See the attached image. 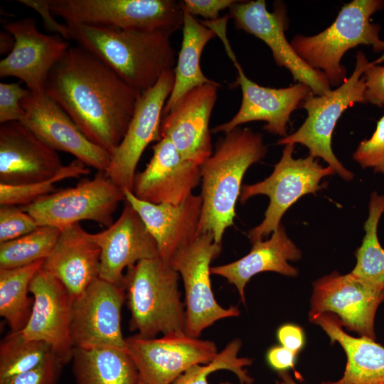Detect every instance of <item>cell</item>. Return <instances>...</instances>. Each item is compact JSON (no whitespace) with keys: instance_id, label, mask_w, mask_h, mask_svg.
Instances as JSON below:
<instances>
[{"instance_id":"6da1fadb","label":"cell","mask_w":384,"mask_h":384,"mask_svg":"<svg viewBox=\"0 0 384 384\" xmlns=\"http://www.w3.org/2000/svg\"><path fill=\"white\" fill-rule=\"evenodd\" d=\"M44 92L90 142L111 156L124 138L142 95L79 46H70L54 65Z\"/></svg>"},{"instance_id":"7a4b0ae2","label":"cell","mask_w":384,"mask_h":384,"mask_svg":"<svg viewBox=\"0 0 384 384\" xmlns=\"http://www.w3.org/2000/svg\"><path fill=\"white\" fill-rule=\"evenodd\" d=\"M70 39L88 50L142 94L174 69L176 50L171 33L124 30L65 23Z\"/></svg>"},{"instance_id":"3957f363","label":"cell","mask_w":384,"mask_h":384,"mask_svg":"<svg viewBox=\"0 0 384 384\" xmlns=\"http://www.w3.org/2000/svg\"><path fill=\"white\" fill-rule=\"evenodd\" d=\"M267 152L262 134L250 128H235L219 139L211 156L200 165L202 210L198 235L211 233L215 242L221 244L225 230L234 223L244 175Z\"/></svg>"},{"instance_id":"277c9868","label":"cell","mask_w":384,"mask_h":384,"mask_svg":"<svg viewBox=\"0 0 384 384\" xmlns=\"http://www.w3.org/2000/svg\"><path fill=\"white\" fill-rule=\"evenodd\" d=\"M178 279V272L159 256L141 260L126 270L124 287L130 331L144 338L185 332L186 306Z\"/></svg>"},{"instance_id":"5b68a950","label":"cell","mask_w":384,"mask_h":384,"mask_svg":"<svg viewBox=\"0 0 384 384\" xmlns=\"http://www.w3.org/2000/svg\"><path fill=\"white\" fill-rule=\"evenodd\" d=\"M383 8V0H353L325 30L310 36L296 35L291 45L309 65L325 75L331 87H338L346 79L341 60L348 50L366 45L375 53L384 51L381 27L370 22L371 16Z\"/></svg>"},{"instance_id":"8992f818","label":"cell","mask_w":384,"mask_h":384,"mask_svg":"<svg viewBox=\"0 0 384 384\" xmlns=\"http://www.w3.org/2000/svg\"><path fill=\"white\" fill-rule=\"evenodd\" d=\"M355 68L348 78L335 90L321 95L307 96L301 106L306 111V118L294 133L280 138L278 145L301 144L309 155L321 158L345 181H351L353 174L336 158L331 147L332 134L343 112L355 103H366L365 79L363 74L375 60L369 62L362 51L357 52Z\"/></svg>"},{"instance_id":"52a82bcc","label":"cell","mask_w":384,"mask_h":384,"mask_svg":"<svg viewBox=\"0 0 384 384\" xmlns=\"http://www.w3.org/2000/svg\"><path fill=\"white\" fill-rule=\"evenodd\" d=\"M53 15L65 23L124 30L162 31L171 34L183 23V11L174 0H47Z\"/></svg>"},{"instance_id":"ba28073f","label":"cell","mask_w":384,"mask_h":384,"mask_svg":"<svg viewBox=\"0 0 384 384\" xmlns=\"http://www.w3.org/2000/svg\"><path fill=\"white\" fill-rule=\"evenodd\" d=\"M294 145H284L282 156L267 178L242 186L240 194L242 204L257 195H265L270 198L263 220L247 233L252 244L275 231L281 225L284 214L298 199L322 188L321 179L336 173L332 167L321 166L309 154L294 159Z\"/></svg>"},{"instance_id":"9c48e42d","label":"cell","mask_w":384,"mask_h":384,"mask_svg":"<svg viewBox=\"0 0 384 384\" xmlns=\"http://www.w3.org/2000/svg\"><path fill=\"white\" fill-rule=\"evenodd\" d=\"M222 250L211 233L199 234L189 245L177 251L169 264L181 277L185 292V332L198 338L217 321L238 316L239 308L220 305L211 288L210 263Z\"/></svg>"},{"instance_id":"30bf717a","label":"cell","mask_w":384,"mask_h":384,"mask_svg":"<svg viewBox=\"0 0 384 384\" xmlns=\"http://www.w3.org/2000/svg\"><path fill=\"white\" fill-rule=\"evenodd\" d=\"M126 201L125 192L102 172L75 186L55 191L21 208L38 226L62 230L82 220L94 221L107 228L113 221L119 204Z\"/></svg>"},{"instance_id":"8fae6325","label":"cell","mask_w":384,"mask_h":384,"mask_svg":"<svg viewBox=\"0 0 384 384\" xmlns=\"http://www.w3.org/2000/svg\"><path fill=\"white\" fill-rule=\"evenodd\" d=\"M229 13L235 28L262 41L270 48L275 63L289 71L294 81L308 85L315 95L331 90L325 75L309 65L287 41L288 19L284 5L277 4L270 12L264 0L235 1Z\"/></svg>"},{"instance_id":"7c38bea8","label":"cell","mask_w":384,"mask_h":384,"mask_svg":"<svg viewBox=\"0 0 384 384\" xmlns=\"http://www.w3.org/2000/svg\"><path fill=\"white\" fill-rule=\"evenodd\" d=\"M126 343L139 378L146 384H173L190 367L209 363L218 353L213 341L186 332L151 338L134 334Z\"/></svg>"},{"instance_id":"4fadbf2b","label":"cell","mask_w":384,"mask_h":384,"mask_svg":"<svg viewBox=\"0 0 384 384\" xmlns=\"http://www.w3.org/2000/svg\"><path fill=\"white\" fill-rule=\"evenodd\" d=\"M125 300L124 285L100 277L74 298L70 328L74 348L127 350L121 328V312Z\"/></svg>"},{"instance_id":"5bb4252c","label":"cell","mask_w":384,"mask_h":384,"mask_svg":"<svg viewBox=\"0 0 384 384\" xmlns=\"http://www.w3.org/2000/svg\"><path fill=\"white\" fill-rule=\"evenodd\" d=\"M383 302L384 289L366 284L351 272L334 271L313 282L309 319L331 313L343 328L375 341V315Z\"/></svg>"},{"instance_id":"9a60e30c","label":"cell","mask_w":384,"mask_h":384,"mask_svg":"<svg viewBox=\"0 0 384 384\" xmlns=\"http://www.w3.org/2000/svg\"><path fill=\"white\" fill-rule=\"evenodd\" d=\"M230 58L238 72L235 83L242 90V102L238 112L233 118L212 129V132L228 133L240 125L263 121V129L269 133L284 137L287 136V125L292 113L301 106L310 94L311 88L302 82L282 88L263 87L250 80L233 52L226 36V31L219 33Z\"/></svg>"},{"instance_id":"2e32d148","label":"cell","mask_w":384,"mask_h":384,"mask_svg":"<svg viewBox=\"0 0 384 384\" xmlns=\"http://www.w3.org/2000/svg\"><path fill=\"white\" fill-rule=\"evenodd\" d=\"M174 85V71L171 69L140 95L127 132L111 156L104 174L124 191H132L136 168L144 149L151 142L161 139L163 110Z\"/></svg>"},{"instance_id":"e0dca14e","label":"cell","mask_w":384,"mask_h":384,"mask_svg":"<svg viewBox=\"0 0 384 384\" xmlns=\"http://www.w3.org/2000/svg\"><path fill=\"white\" fill-rule=\"evenodd\" d=\"M29 292L33 304L22 334L46 342L63 365L69 363L75 348L70 333L74 297L60 280L42 268L32 279Z\"/></svg>"},{"instance_id":"ac0fdd59","label":"cell","mask_w":384,"mask_h":384,"mask_svg":"<svg viewBox=\"0 0 384 384\" xmlns=\"http://www.w3.org/2000/svg\"><path fill=\"white\" fill-rule=\"evenodd\" d=\"M25 116L21 121L55 151L74 156L88 167L105 173L111 154L90 142L71 118L45 92H30L21 100Z\"/></svg>"},{"instance_id":"d6986e66","label":"cell","mask_w":384,"mask_h":384,"mask_svg":"<svg viewBox=\"0 0 384 384\" xmlns=\"http://www.w3.org/2000/svg\"><path fill=\"white\" fill-rule=\"evenodd\" d=\"M15 39L12 50L0 61V77H15L24 82L31 92H44L48 76L68 49L69 44L58 34L41 33L33 18L4 25Z\"/></svg>"},{"instance_id":"ffe728a7","label":"cell","mask_w":384,"mask_h":384,"mask_svg":"<svg viewBox=\"0 0 384 384\" xmlns=\"http://www.w3.org/2000/svg\"><path fill=\"white\" fill-rule=\"evenodd\" d=\"M219 87L214 82L192 89L161 119V139L170 140L184 159L199 166L213 152L209 124Z\"/></svg>"},{"instance_id":"44dd1931","label":"cell","mask_w":384,"mask_h":384,"mask_svg":"<svg viewBox=\"0 0 384 384\" xmlns=\"http://www.w3.org/2000/svg\"><path fill=\"white\" fill-rule=\"evenodd\" d=\"M152 149L146 168L135 174L132 192L151 203H182L201 181L200 166L184 159L168 139Z\"/></svg>"},{"instance_id":"7402d4cb","label":"cell","mask_w":384,"mask_h":384,"mask_svg":"<svg viewBox=\"0 0 384 384\" xmlns=\"http://www.w3.org/2000/svg\"><path fill=\"white\" fill-rule=\"evenodd\" d=\"M91 237L100 249L99 277L118 285H124V270L159 256L154 239L127 201L117 220Z\"/></svg>"},{"instance_id":"603a6c76","label":"cell","mask_w":384,"mask_h":384,"mask_svg":"<svg viewBox=\"0 0 384 384\" xmlns=\"http://www.w3.org/2000/svg\"><path fill=\"white\" fill-rule=\"evenodd\" d=\"M55 150L21 122L0 126V183L21 185L48 179L63 166Z\"/></svg>"},{"instance_id":"cb8c5ba5","label":"cell","mask_w":384,"mask_h":384,"mask_svg":"<svg viewBox=\"0 0 384 384\" xmlns=\"http://www.w3.org/2000/svg\"><path fill=\"white\" fill-rule=\"evenodd\" d=\"M126 201L137 212L154 239L159 256L169 262L175 253L191 243L198 235L202 210L201 195H191L178 205L154 204L137 198L125 190Z\"/></svg>"},{"instance_id":"d4e9b609","label":"cell","mask_w":384,"mask_h":384,"mask_svg":"<svg viewBox=\"0 0 384 384\" xmlns=\"http://www.w3.org/2000/svg\"><path fill=\"white\" fill-rule=\"evenodd\" d=\"M75 298L99 278L100 249L80 223L60 230L57 241L42 267Z\"/></svg>"},{"instance_id":"484cf974","label":"cell","mask_w":384,"mask_h":384,"mask_svg":"<svg viewBox=\"0 0 384 384\" xmlns=\"http://www.w3.org/2000/svg\"><path fill=\"white\" fill-rule=\"evenodd\" d=\"M301 257L302 251L288 237L281 224L268 240L252 243L250 252L245 256L225 265L211 267L210 273L233 284L241 302L245 304V286L253 276L264 272H274L295 277L299 270L289 261H297Z\"/></svg>"},{"instance_id":"4316f807","label":"cell","mask_w":384,"mask_h":384,"mask_svg":"<svg viewBox=\"0 0 384 384\" xmlns=\"http://www.w3.org/2000/svg\"><path fill=\"white\" fill-rule=\"evenodd\" d=\"M309 321L320 326L331 343L342 347L347 359L340 379L320 384H384V346L367 337L351 336L334 314L324 313Z\"/></svg>"},{"instance_id":"83f0119b","label":"cell","mask_w":384,"mask_h":384,"mask_svg":"<svg viewBox=\"0 0 384 384\" xmlns=\"http://www.w3.org/2000/svg\"><path fill=\"white\" fill-rule=\"evenodd\" d=\"M215 31L183 11V40L174 71V85L163 117L167 114L192 89L213 83L201 68L200 60L206 45L216 37Z\"/></svg>"},{"instance_id":"f1b7e54d","label":"cell","mask_w":384,"mask_h":384,"mask_svg":"<svg viewBox=\"0 0 384 384\" xmlns=\"http://www.w3.org/2000/svg\"><path fill=\"white\" fill-rule=\"evenodd\" d=\"M71 361L77 384H137L139 378L125 349L75 348Z\"/></svg>"},{"instance_id":"f546056e","label":"cell","mask_w":384,"mask_h":384,"mask_svg":"<svg viewBox=\"0 0 384 384\" xmlns=\"http://www.w3.org/2000/svg\"><path fill=\"white\" fill-rule=\"evenodd\" d=\"M43 262L42 260L19 267L0 269V315L11 331L23 330L29 320L33 304L29 286Z\"/></svg>"},{"instance_id":"4dcf8cb0","label":"cell","mask_w":384,"mask_h":384,"mask_svg":"<svg viewBox=\"0 0 384 384\" xmlns=\"http://www.w3.org/2000/svg\"><path fill=\"white\" fill-rule=\"evenodd\" d=\"M384 213V194L371 193L368 215L364 223L365 235L356 250V264L351 272L356 278L375 289H384V248L378 237L380 219Z\"/></svg>"},{"instance_id":"1f68e13d","label":"cell","mask_w":384,"mask_h":384,"mask_svg":"<svg viewBox=\"0 0 384 384\" xmlns=\"http://www.w3.org/2000/svg\"><path fill=\"white\" fill-rule=\"evenodd\" d=\"M53 354L45 341L28 339L21 331H11L0 343V380L33 369Z\"/></svg>"},{"instance_id":"d6a6232c","label":"cell","mask_w":384,"mask_h":384,"mask_svg":"<svg viewBox=\"0 0 384 384\" xmlns=\"http://www.w3.org/2000/svg\"><path fill=\"white\" fill-rule=\"evenodd\" d=\"M58 228L41 225L16 239L0 243V269H11L45 260L59 236Z\"/></svg>"},{"instance_id":"836d02e7","label":"cell","mask_w":384,"mask_h":384,"mask_svg":"<svg viewBox=\"0 0 384 384\" xmlns=\"http://www.w3.org/2000/svg\"><path fill=\"white\" fill-rule=\"evenodd\" d=\"M241 346L240 340H233L218 353L211 362L190 367L173 384H210L208 380V375L219 370L231 371L237 376L240 384H252L254 380L245 368L252 364V359L238 356ZM220 384L231 383L225 382Z\"/></svg>"},{"instance_id":"e575fe53","label":"cell","mask_w":384,"mask_h":384,"mask_svg":"<svg viewBox=\"0 0 384 384\" xmlns=\"http://www.w3.org/2000/svg\"><path fill=\"white\" fill-rule=\"evenodd\" d=\"M78 159H74L53 177L41 181L8 185L0 183V205L25 206L55 191V183L69 178H77L90 174V169Z\"/></svg>"},{"instance_id":"d590c367","label":"cell","mask_w":384,"mask_h":384,"mask_svg":"<svg viewBox=\"0 0 384 384\" xmlns=\"http://www.w3.org/2000/svg\"><path fill=\"white\" fill-rule=\"evenodd\" d=\"M353 159L363 169L384 174V114L377 122L371 137L360 142Z\"/></svg>"},{"instance_id":"8d00e7d4","label":"cell","mask_w":384,"mask_h":384,"mask_svg":"<svg viewBox=\"0 0 384 384\" xmlns=\"http://www.w3.org/2000/svg\"><path fill=\"white\" fill-rule=\"evenodd\" d=\"M38 227L34 218L21 207L1 206L0 243L25 235Z\"/></svg>"},{"instance_id":"74e56055","label":"cell","mask_w":384,"mask_h":384,"mask_svg":"<svg viewBox=\"0 0 384 384\" xmlns=\"http://www.w3.org/2000/svg\"><path fill=\"white\" fill-rule=\"evenodd\" d=\"M21 82L0 83V123L21 122L25 111L21 100L30 94Z\"/></svg>"},{"instance_id":"f35d334b","label":"cell","mask_w":384,"mask_h":384,"mask_svg":"<svg viewBox=\"0 0 384 384\" xmlns=\"http://www.w3.org/2000/svg\"><path fill=\"white\" fill-rule=\"evenodd\" d=\"M63 366L53 353L39 366L0 380V384H57Z\"/></svg>"},{"instance_id":"ab89813d","label":"cell","mask_w":384,"mask_h":384,"mask_svg":"<svg viewBox=\"0 0 384 384\" xmlns=\"http://www.w3.org/2000/svg\"><path fill=\"white\" fill-rule=\"evenodd\" d=\"M383 61L384 54L375 60L363 74L366 86L365 102L378 107H384V65H380Z\"/></svg>"},{"instance_id":"60d3db41","label":"cell","mask_w":384,"mask_h":384,"mask_svg":"<svg viewBox=\"0 0 384 384\" xmlns=\"http://www.w3.org/2000/svg\"><path fill=\"white\" fill-rule=\"evenodd\" d=\"M234 0H183L179 1L183 11L191 16H201L207 21L218 19L220 11L229 9Z\"/></svg>"},{"instance_id":"b9f144b4","label":"cell","mask_w":384,"mask_h":384,"mask_svg":"<svg viewBox=\"0 0 384 384\" xmlns=\"http://www.w3.org/2000/svg\"><path fill=\"white\" fill-rule=\"evenodd\" d=\"M277 338L281 346L297 354L304 345V334L298 325L285 324L277 330Z\"/></svg>"},{"instance_id":"7bdbcfd3","label":"cell","mask_w":384,"mask_h":384,"mask_svg":"<svg viewBox=\"0 0 384 384\" xmlns=\"http://www.w3.org/2000/svg\"><path fill=\"white\" fill-rule=\"evenodd\" d=\"M21 4L26 5L36 10L43 17L44 23L50 30H53L65 40H70L69 30L66 24H60L56 22L52 17L48 2L46 1L20 0Z\"/></svg>"},{"instance_id":"ee69618b","label":"cell","mask_w":384,"mask_h":384,"mask_svg":"<svg viewBox=\"0 0 384 384\" xmlns=\"http://www.w3.org/2000/svg\"><path fill=\"white\" fill-rule=\"evenodd\" d=\"M297 354L282 346H275L269 349L267 361L269 365L279 372L294 368Z\"/></svg>"},{"instance_id":"f6af8a7d","label":"cell","mask_w":384,"mask_h":384,"mask_svg":"<svg viewBox=\"0 0 384 384\" xmlns=\"http://www.w3.org/2000/svg\"><path fill=\"white\" fill-rule=\"evenodd\" d=\"M15 43L14 36L9 32L4 31L0 33V53L1 54L9 53Z\"/></svg>"},{"instance_id":"bcb514c9","label":"cell","mask_w":384,"mask_h":384,"mask_svg":"<svg viewBox=\"0 0 384 384\" xmlns=\"http://www.w3.org/2000/svg\"><path fill=\"white\" fill-rule=\"evenodd\" d=\"M281 384H297L292 377L286 371L278 373Z\"/></svg>"},{"instance_id":"7dc6e473","label":"cell","mask_w":384,"mask_h":384,"mask_svg":"<svg viewBox=\"0 0 384 384\" xmlns=\"http://www.w3.org/2000/svg\"><path fill=\"white\" fill-rule=\"evenodd\" d=\"M137 384H146V383H144L142 379H140L139 378V380H138V382Z\"/></svg>"},{"instance_id":"c3c4849f","label":"cell","mask_w":384,"mask_h":384,"mask_svg":"<svg viewBox=\"0 0 384 384\" xmlns=\"http://www.w3.org/2000/svg\"><path fill=\"white\" fill-rule=\"evenodd\" d=\"M223 18H227L228 19V16H223ZM219 19H220V18H219ZM216 21H217V20H216ZM214 21H213V22H211V23H213ZM211 23H210V28H211V24H212Z\"/></svg>"},{"instance_id":"681fc988","label":"cell","mask_w":384,"mask_h":384,"mask_svg":"<svg viewBox=\"0 0 384 384\" xmlns=\"http://www.w3.org/2000/svg\"><path fill=\"white\" fill-rule=\"evenodd\" d=\"M275 384H281V383H280L279 380H277V381L275 382Z\"/></svg>"}]
</instances>
